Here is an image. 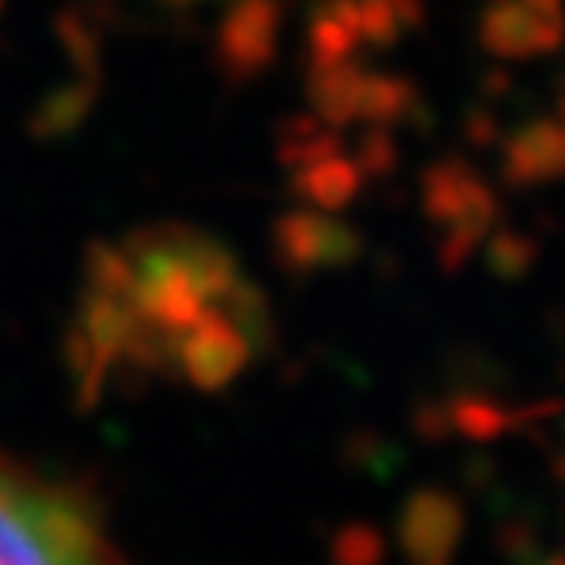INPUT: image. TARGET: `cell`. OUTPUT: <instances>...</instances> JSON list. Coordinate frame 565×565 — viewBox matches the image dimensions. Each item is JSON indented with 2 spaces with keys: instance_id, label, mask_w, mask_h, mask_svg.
I'll list each match as a JSON object with an SVG mask.
<instances>
[{
  "instance_id": "1",
  "label": "cell",
  "mask_w": 565,
  "mask_h": 565,
  "mask_svg": "<svg viewBox=\"0 0 565 565\" xmlns=\"http://www.w3.org/2000/svg\"><path fill=\"white\" fill-rule=\"evenodd\" d=\"M0 565H126L93 499L0 452Z\"/></svg>"
}]
</instances>
